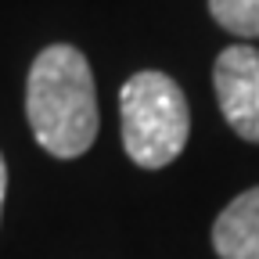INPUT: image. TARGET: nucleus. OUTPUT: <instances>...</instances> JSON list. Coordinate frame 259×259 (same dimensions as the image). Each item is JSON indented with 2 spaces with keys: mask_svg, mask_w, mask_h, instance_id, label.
<instances>
[{
  "mask_svg": "<svg viewBox=\"0 0 259 259\" xmlns=\"http://www.w3.org/2000/svg\"><path fill=\"white\" fill-rule=\"evenodd\" d=\"M25 115L36 144L54 158H79L97 141V90L83 51L51 44L36 54L25 83Z\"/></svg>",
  "mask_w": 259,
  "mask_h": 259,
  "instance_id": "obj_1",
  "label": "nucleus"
},
{
  "mask_svg": "<svg viewBox=\"0 0 259 259\" xmlns=\"http://www.w3.org/2000/svg\"><path fill=\"white\" fill-rule=\"evenodd\" d=\"M212 87L227 126L238 137L259 144V47L238 44L220 51L212 65Z\"/></svg>",
  "mask_w": 259,
  "mask_h": 259,
  "instance_id": "obj_3",
  "label": "nucleus"
},
{
  "mask_svg": "<svg viewBox=\"0 0 259 259\" xmlns=\"http://www.w3.org/2000/svg\"><path fill=\"white\" fill-rule=\"evenodd\" d=\"M212 248L220 259H259V187L241 191L216 216Z\"/></svg>",
  "mask_w": 259,
  "mask_h": 259,
  "instance_id": "obj_4",
  "label": "nucleus"
},
{
  "mask_svg": "<svg viewBox=\"0 0 259 259\" xmlns=\"http://www.w3.org/2000/svg\"><path fill=\"white\" fill-rule=\"evenodd\" d=\"M4 194H8V166H4V155H0V212H4Z\"/></svg>",
  "mask_w": 259,
  "mask_h": 259,
  "instance_id": "obj_6",
  "label": "nucleus"
},
{
  "mask_svg": "<svg viewBox=\"0 0 259 259\" xmlns=\"http://www.w3.org/2000/svg\"><path fill=\"white\" fill-rule=\"evenodd\" d=\"M209 15L234 36L259 40V0H209Z\"/></svg>",
  "mask_w": 259,
  "mask_h": 259,
  "instance_id": "obj_5",
  "label": "nucleus"
},
{
  "mask_svg": "<svg viewBox=\"0 0 259 259\" xmlns=\"http://www.w3.org/2000/svg\"><path fill=\"white\" fill-rule=\"evenodd\" d=\"M122 148L141 169H162L191 137V108L180 83L166 72H137L119 90Z\"/></svg>",
  "mask_w": 259,
  "mask_h": 259,
  "instance_id": "obj_2",
  "label": "nucleus"
}]
</instances>
